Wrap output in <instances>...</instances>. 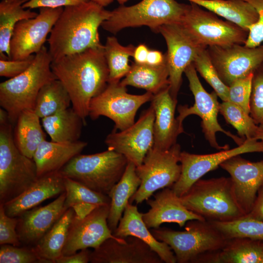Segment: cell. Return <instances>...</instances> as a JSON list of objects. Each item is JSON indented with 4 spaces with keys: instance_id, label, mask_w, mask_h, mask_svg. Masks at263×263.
<instances>
[{
    "instance_id": "obj_1",
    "label": "cell",
    "mask_w": 263,
    "mask_h": 263,
    "mask_svg": "<svg viewBox=\"0 0 263 263\" xmlns=\"http://www.w3.org/2000/svg\"><path fill=\"white\" fill-rule=\"evenodd\" d=\"M51 69L68 92L73 109L86 125L91 100L108 83L109 69L104 45L54 61Z\"/></svg>"
},
{
    "instance_id": "obj_2",
    "label": "cell",
    "mask_w": 263,
    "mask_h": 263,
    "mask_svg": "<svg viewBox=\"0 0 263 263\" xmlns=\"http://www.w3.org/2000/svg\"><path fill=\"white\" fill-rule=\"evenodd\" d=\"M110 14V11L91 0L65 7L48 39L52 61L103 46L98 28Z\"/></svg>"
},
{
    "instance_id": "obj_3",
    "label": "cell",
    "mask_w": 263,
    "mask_h": 263,
    "mask_svg": "<svg viewBox=\"0 0 263 263\" xmlns=\"http://www.w3.org/2000/svg\"><path fill=\"white\" fill-rule=\"evenodd\" d=\"M52 61L44 46L35 54L32 64L25 72L0 83V105L8 113L13 126L22 112L34 110L42 87L56 79L51 69Z\"/></svg>"
},
{
    "instance_id": "obj_4",
    "label": "cell",
    "mask_w": 263,
    "mask_h": 263,
    "mask_svg": "<svg viewBox=\"0 0 263 263\" xmlns=\"http://www.w3.org/2000/svg\"><path fill=\"white\" fill-rule=\"evenodd\" d=\"M180 199L187 209L207 221H228L244 215L230 177L201 178Z\"/></svg>"
},
{
    "instance_id": "obj_5",
    "label": "cell",
    "mask_w": 263,
    "mask_h": 263,
    "mask_svg": "<svg viewBox=\"0 0 263 263\" xmlns=\"http://www.w3.org/2000/svg\"><path fill=\"white\" fill-rule=\"evenodd\" d=\"M150 230L170 247L178 263L198 262L206 254L222 249L228 241L207 221H189L184 231L160 227Z\"/></svg>"
},
{
    "instance_id": "obj_6",
    "label": "cell",
    "mask_w": 263,
    "mask_h": 263,
    "mask_svg": "<svg viewBox=\"0 0 263 263\" xmlns=\"http://www.w3.org/2000/svg\"><path fill=\"white\" fill-rule=\"evenodd\" d=\"M188 6L176 0H142L131 6L121 5L111 11L101 26L113 34L126 28L142 26L158 33L162 25L180 23Z\"/></svg>"
},
{
    "instance_id": "obj_7",
    "label": "cell",
    "mask_w": 263,
    "mask_h": 263,
    "mask_svg": "<svg viewBox=\"0 0 263 263\" xmlns=\"http://www.w3.org/2000/svg\"><path fill=\"white\" fill-rule=\"evenodd\" d=\"M128 161L122 154L109 150L73 157L59 171L91 189L108 195L123 175Z\"/></svg>"
},
{
    "instance_id": "obj_8",
    "label": "cell",
    "mask_w": 263,
    "mask_h": 263,
    "mask_svg": "<svg viewBox=\"0 0 263 263\" xmlns=\"http://www.w3.org/2000/svg\"><path fill=\"white\" fill-rule=\"evenodd\" d=\"M10 122L0 124V204L19 196L38 178L32 158L22 154L13 137Z\"/></svg>"
},
{
    "instance_id": "obj_9",
    "label": "cell",
    "mask_w": 263,
    "mask_h": 263,
    "mask_svg": "<svg viewBox=\"0 0 263 263\" xmlns=\"http://www.w3.org/2000/svg\"><path fill=\"white\" fill-rule=\"evenodd\" d=\"M189 3L179 23L199 44L206 47L244 44L248 31L194 3Z\"/></svg>"
},
{
    "instance_id": "obj_10",
    "label": "cell",
    "mask_w": 263,
    "mask_h": 263,
    "mask_svg": "<svg viewBox=\"0 0 263 263\" xmlns=\"http://www.w3.org/2000/svg\"><path fill=\"white\" fill-rule=\"evenodd\" d=\"M181 152V147L177 143L167 150L152 147L141 165L136 167L141 184L129 202L141 204L156 191L171 188L181 174V166L179 164Z\"/></svg>"
},
{
    "instance_id": "obj_11",
    "label": "cell",
    "mask_w": 263,
    "mask_h": 263,
    "mask_svg": "<svg viewBox=\"0 0 263 263\" xmlns=\"http://www.w3.org/2000/svg\"><path fill=\"white\" fill-rule=\"evenodd\" d=\"M184 73L187 76L189 87L194 98L193 106L180 105L178 108V116L176 117L183 126L184 120L192 114L197 115L201 119V127L204 136L211 147L217 150L229 149L227 145L221 146L216 139V133L223 132L231 138L238 146L242 145L245 139L224 129L218 120L220 103L218 95L214 92L208 93L202 85L193 63L189 65Z\"/></svg>"
},
{
    "instance_id": "obj_12",
    "label": "cell",
    "mask_w": 263,
    "mask_h": 263,
    "mask_svg": "<svg viewBox=\"0 0 263 263\" xmlns=\"http://www.w3.org/2000/svg\"><path fill=\"white\" fill-rule=\"evenodd\" d=\"M153 96L148 92L139 95L130 94L120 81L109 82L105 89L91 100L89 116L92 120L100 116L107 117L114 123V130L123 131L134 124L138 110L150 101Z\"/></svg>"
},
{
    "instance_id": "obj_13",
    "label": "cell",
    "mask_w": 263,
    "mask_h": 263,
    "mask_svg": "<svg viewBox=\"0 0 263 263\" xmlns=\"http://www.w3.org/2000/svg\"><path fill=\"white\" fill-rule=\"evenodd\" d=\"M256 152H263V140L258 141L254 138L246 139L237 147L222 150L213 153L197 154L181 151V174L171 188L177 196L181 197L195 182L207 172L217 169L227 159L244 153Z\"/></svg>"
},
{
    "instance_id": "obj_14",
    "label": "cell",
    "mask_w": 263,
    "mask_h": 263,
    "mask_svg": "<svg viewBox=\"0 0 263 263\" xmlns=\"http://www.w3.org/2000/svg\"><path fill=\"white\" fill-rule=\"evenodd\" d=\"M158 33L164 37L167 46L165 55L169 72V93L177 101L183 74L198 54L207 47L199 44L179 23L162 25Z\"/></svg>"
},
{
    "instance_id": "obj_15",
    "label": "cell",
    "mask_w": 263,
    "mask_h": 263,
    "mask_svg": "<svg viewBox=\"0 0 263 263\" xmlns=\"http://www.w3.org/2000/svg\"><path fill=\"white\" fill-rule=\"evenodd\" d=\"M63 9L39 8L36 17L19 21L10 42V59H24L39 52Z\"/></svg>"
},
{
    "instance_id": "obj_16",
    "label": "cell",
    "mask_w": 263,
    "mask_h": 263,
    "mask_svg": "<svg viewBox=\"0 0 263 263\" xmlns=\"http://www.w3.org/2000/svg\"><path fill=\"white\" fill-rule=\"evenodd\" d=\"M154 119V110L150 105L132 126L119 132L113 130L107 136L105 143L108 149L122 154L136 167L141 165L153 146Z\"/></svg>"
},
{
    "instance_id": "obj_17",
    "label": "cell",
    "mask_w": 263,
    "mask_h": 263,
    "mask_svg": "<svg viewBox=\"0 0 263 263\" xmlns=\"http://www.w3.org/2000/svg\"><path fill=\"white\" fill-rule=\"evenodd\" d=\"M207 49L219 77L228 86L253 73L263 62V44L256 47L234 44L209 46Z\"/></svg>"
},
{
    "instance_id": "obj_18",
    "label": "cell",
    "mask_w": 263,
    "mask_h": 263,
    "mask_svg": "<svg viewBox=\"0 0 263 263\" xmlns=\"http://www.w3.org/2000/svg\"><path fill=\"white\" fill-rule=\"evenodd\" d=\"M110 206H99L83 218L74 214L62 250L63 256L70 255L83 249H94L109 238H119L113 234L108 225Z\"/></svg>"
},
{
    "instance_id": "obj_19",
    "label": "cell",
    "mask_w": 263,
    "mask_h": 263,
    "mask_svg": "<svg viewBox=\"0 0 263 263\" xmlns=\"http://www.w3.org/2000/svg\"><path fill=\"white\" fill-rule=\"evenodd\" d=\"M220 167L230 174L237 202L244 215L248 214L263 184V160L251 162L238 155Z\"/></svg>"
},
{
    "instance_id": "obj_20",
    "label": "cell",
    "mask_w": 263,
    "mask_h": 263,
    "mask_svg": "<svg viewBox=\"0 0 263 263\" xmlns=\"http://www.w3.org/2000/svg\"><path fill=\"white\" fill-rule=\"evenodd\" d=\"M91 263H162L158 254L134 237L109 238L91 251Z\"/></svg>"
},
{
    "instance_id": "obj_21",
    "label": "cell",
    "mask_w": 263,
    "mask_h": 263,
    "mask_svg": "<svg viewBox=\"0 0 263 263\" xmlns=\"http://www.w3.org/2000/svg\"><path fill=\"white\" fill-rule=\"evenodd\" d=\"M64 192L51 203L35 207L18 217L17 232L23 246L34 247L66 210Z\"/></svg>"
},
{
    "instance_id": "obj_22",
    "label": "cell",
    "mask_w": 263,
    "mask_h": 263,
    "mask_svg": "<svg viewBox=\"0 0 263 263\" xmlns=\"http://www.w3.org/2000/svg\"><path fill=\"white\" fill-rule=\"evenodd\" d=\"M146 201L150 208L142 213V218L149 229L158 228L164 223H176L182 227L189 221H206L187 209L171 188H163L153 199Z\"/></svg>"
},
{
    "instance_id": "obj_23",
    "label": "cell",
    "mask_w": 263,
    "mask_h": 263,
    "mask_svg": "<svg viewBox=\"0 0 263 263\" xmlns=\"http://www.w3.org/2000/svg\"><path fill=\"white\" fill-rule=\"evenodd\" d=\"M155 112L153 147L162 150L170 149L176 143L184 129L175 117L177 101L169 93V87L154 94L150 101Z\"/></svg>"
},
{
    "instance_id": "obj_24",
    "label": "cell",
    "mask_w": 263,
    "mask_h": 263,
    "mask_svg": "<svg viewBox=\"0 0 263 263\" xmlns=\"http://www.w3.org/2000/svg\"><path fill=\"white\" fill-rule=\"evenodd\" d=\"M64 192V176L60 171L49 173L38 177L19 196L3 204L4 211L10 217H18L43 201Z\"/></svg>"
},
{
    "instance_id": "obj_25",
    "label": "cell",
    "mask_w": 263,
    "mask_h": 263,
    "mask_svg": "<svg viewBox=\"0 0 263 263\" xmlns=\"http://www.w3.org/2000/svg\"><path fill=\"white\" fill-rule=\"evenodd\" d=\"M147 227L136 206L130 202L127 205L122 217L113 234L116 237L125 239L135 237L146 243L166 263H177L170 247L165 242L157 240Z\"/></svg>"
},
{
    "instance_id": "obj_26",
    "label": "cell",
    "mask_w": 263,
    "mask_h": 263,
    "mask_svg": "<svg viewBox=\"0 0 263 263\" xmlns=\"http://www.w3.org/2000/svg\"><path fill=\"white\" fill-rule=\"evenodd\" d=\"M87 144L79 140L72 143L43 141L33 157L38 177L59 171L73 157L80 154Z\"/></svg>"
},
{
    "instance_id": "obj_27",
    "label": "cell",
    "mask_w": 263,
    "mask_h": 263,
    "mask_svg": "<svg viewBox=\"0 0 263 263\" xmlns=\"http://www.w3.org/2000/svg\"><path fill=\"white\" fill-rule=\"evenodd\" d=\"M136 167L132 163L128 162L121 178L108 194L111 203L107 223L112 232L117 227L127 205L140 185L141 180L137 174Z\"/></svg>"
},
{
    "instance_id": "obj_28",
    "label": "cell",
    "mask_w": 263,
    "mask_h": 263,
    "mask_svg": "<svg viewBox=\"0 0 263 263\" xmlns=\"http://www.w3.org/2000/svg\"><path fill=\"white\" fill-rule=\"evenodd\" d=\"M247 238L228 240L220 250L204 257L214 263H263V242Z\"/></svg>"
},
{
    "instance_id": "obj_29",
    "label": "cell",
    "mask_w": 263,
    "mask_h": 263,
    "mask_svg": "<svg viewBox=\"0 0 263 263\" xmlns=\"http://www.w3.org/2000/svg\"><path fill=\"white\" fill-rule=\"evenodd\" d=\"M232 22L248 32L259 18L256 9L244 0H186Z\"/></svg>"
},
{
    "instance_id": "obj_30",
    "label": "cell",
    "mask_w": 263,
    "mask_h": 263,
    "mask_svg": "<svg viewBox=\"0 0 263 263\" xmlns=\"http://www.w3.org/2000/svg\"><path fill=\"white\" fill-rule=\"evenodd\" d=\"M41 119V124L51 141L72 143L79 141L84 123L73 108L59 111Z\"/></svg>"
},
{
    "instance_id": "obj_31",
    "label": "cell",
    "mask_w": 263,
    "mask_h": 263,
    "mask_svg": "<svg viewBox=\"0 0 263 263\" xmlns=\"http://www.w3.org/2000/svg\"><path fill=\"white\" fill-rule=\"evenodd\" d=\"M66 194L64 208H72L75 214L83 218L97 207L110 205L111 199L108 195L94 191L81 183L64 176Z\"/></svg>"
},
{
    "instance_id": "obj_32",
    "label": "cell",
    "mask_w": 263,
    "mask_h": 263,
    "mask_svg": "<svg viewBox=\"0 0 263 263\" xmlns=\"http://www.w3.org/2000/svg\"><path fill=\"white\" fill-rule=\"evenodd\" d=\"M169 76L167 61L158 66L134 62L120 83L144 89L154 95L169 87Z\"/></svg>"
},
{
    "instance_id": "obj_33",
    "label": "cell",
    "mask_w": 263,
    "mask_h": 263,
    "mask_svg": "<svg viewBox=\"0 0 263 263\" xmlns=\"http://www.w3.org/2000/svg\"><path fill=\"white\" fill-rule=\"evenodd\" d=\"M40 119L34 110L24 111L18 117L13 132L14 140L19 150L32 159L39 145L46 140Z\"/></svg>"
},
{
    "instance_id": "obj_34",
    "label": "cell",
    "mask_w": 263,
    "mask_h": 263,
    "mask_svg": "<svg viewBox=\"0 0 263 263\" xmlns=\"http://www.w3.org/2000/svg\"><path fill=\"white\" fill-rule=\"evenodd\" d=\"M28 0H2L0 2V58L10 59V42L16 24L20 20L36 17L38 13L26 9Z\"/></svg>"
},
{
    "instance_id": "obj_35",
    "label": "cell",
    "mask_w": 263,
    "mask_h": 263,
    "mask_svg": "<svg viewBox=\"0 0 263 263\" xmlns=\"http://www.w3.org/2000/svg\"><path fill=\"white\" fill-rule=\"evenodd\" d=\"M75 214L72 208L67 209L34 248L44 263H56L62 255L69 227Z\"/></svg>"
},
{
    "instance_id": "obj_36",
    "label": "cell",
    "mask_w": 263,
    "mask_h": 263,
    "mask_svg": "<svg viewBox=\"0 0 263 263\" xmlns=\"http://www.w3.org/2000/svg\"><path fill=\"white\" fill-rule=\"evenodd\" d=\"M71 103L68 92L62 83L56 79L40 89L34 110L41 119L69 108Z\"/></svg>"
},
{
    "instance_id": "obj_37",
    "label": "cell",
    "mask_w": 263,
    "mask_h": 263,
    "mask_svg": "<svg viewBox=\"0 0 263 263\" xmlns=\"http://www.w3.org/2000/svg\"><path fill=\"white\" fill-rule=\"evenodd\" d=\"M135 46L121 45L114 36L107 38L104 45L105 59L109 69L108 83L120 81L130 71L129 58L132 56Z\"/></svg>"
},
{
    "instance_id": "obj_38",
    "label": "cell",
    "mask_w": 263,
    "mask_h": 263,
    "mask_svg": "<svg viewBox=\"0 0 263 263\" xmlns=\"http://www.w3.org/2000/svg\"><path fill=\"white\" fill-rule=\"evenodd\" d=\"M227 240L247 238L263 241V221L244 215L228 221H208Z\"/></svg>"
},
{
    "instance_id": "obj_39",
    "label": "cell",
    "mask_w": 263,
    "mask_h": 263,
    "mask_svg": "<svg viewBox=\"0 0 263 263\" xmlns=\"http://www.w3.org/2000/svg\"><path fill=\"white\" fill-rule=\"evenodd\" d=\"M219 113L237 130L238 136L244 139H255L258 125L241 107L229 101H223L220 103Z\"/></svg>"
},
{
    "instance_id": "obj_40",
    "label": "cell",
    "mask_w": 263,
    "mask_h": 263,
    "mask_svg": "<svg viewBox=\"0 0 263 263\" xmlns=\"http://www.w3.org/2000/svg\"><path fill=\"white\" fill-rule=\"evenodd\" d=\"M195 69L223 101H228V86L221 79L209 57L207 48L202 50L193 62Z\"/></svg>"
},
{
    "instance_id": "obj_41",
    "label": "cell",
    "mask_w": 263,
    "mask_h": 263,
    "mask_svg": "<svg viewBox=\"0 0 263 263\" xmlns=\"http://www.w3.org/2000/svg\"><path fill=\"white\" fill-rule=\"evenodd\" d=\"M0 263H44L34 247L0 244Z\"/></svg>"
},
{
    "instance_id": "obj_42",
    "label": "cell",
    "mask_w": 263,
    "mask_h": 263,
    "mask_svg": "<svg viewBox=\"0 0 263 263\" xmlns=\"http://www.w3.org/2000/svg\"><path fill=\"white\" fill-rule=\"evenodd\" d=\"M250 115L257 125L263 124V62L253 73Z\"/></svg>"
},
{
    "instance_id": "obj_43",
    "label": "cell",
    "mask_w": 263,
    "mask_h": 263,
    "mask_svg": "<svg viewBox=\"0 0 263 263\" xmlns=\"http://www.w3.org/2000/svg\"><path fill=\"white\" fill-rule=\"evenodd\" d=\"M253 73L233 82L229 86L228 101L250 114V98Z\"/></svg>"
},
{
    "instance_id": "obj_44",
    "label": "cell",
    "mask_w": 263,
    "mask_h": 263,
    "mask_svg": "<svg viewBox=\"0 0 263 263\" xmlns=\"http://www.w3.org/2000/svg\"><path fill=\"white\" fill-rule=\"evenodd\" d=\"M18 223V218L8 216L3 204H0V245H22L16 230Z\"/></svg>"
},
{
    "instance_id": "obj_45",
    "label": "cell",
    "mask_w": 263,
    "mask_h": 263,
    "mask_svg": "<svg viewBox=\"0 0 263 263\" xmlns=\"http://www.w3.org/2000/svg\"><path fill=\"white\" fill-rule=\"evenodd\" d=\"M35 57L32 55L21 60L0 59V76L11 78L20 75L31 65Z\"/></svg>"
},
{
    "instance_id": "obj_46",
    "label": "cell",
    "mask_w": 263,
    "mask_h": 263,
    "mask_svg": "<svg viewBox=\"0 0 263 263\" xmlns=\"http://www.w3.org/2000/svg\"><path fill=\"white\" fill-rule=\"evenodd\" d=\"M91 0H28L22 7L25 9L41 7L58 8L79 5Z\"/></svg>"
},
{
    "instance_id": "obj_47",
    "label": "cell",
    "mask_w": 263,
    "mask_h": 263,
    "mask_svg": "<svg viewBox=\"0 0 263 263\" xmlns=\"http://www.w3.org/2000/svg\"><path fill=\"white\" fill-rule=\"evenodd\" d=\"M91 251L83 249L78 253L61 256L56 261V263H87L90 262Z\"/></svg>"
},
{
    "instance_id": "obj_48",
    "label": "cell",
    "mask_w": 263,
    "mask_h": 263,
    "mask_svg": "<svg viewBox=\"0 0 263 263\" xmlns=\"http://www.w3.org/2000/svg\"><path fill=\"white\" fill-rule=\"evenodd\" d=\"M246 216L263 221V184L259 188L252 208Z\"/></svg>"
},
{
    "instance_id": "obj_49",
    "label": "cell",
    "mask_w": 263,
    "mask_h": 263,
    "mask_svg": "<svg viewBox=\"0 0 263 263\" xmlns=\"http://www.w3.org/2000/svg\"><path fill=\"white\" fill-rule=\"evenodd\" d=\"M150 50L145 44H140L135 47L132 55L134 62L138 64H146Z\"/></svg>"
},
{
    "instance_id": "obj_50",
    "label": "cell",
    "mask_w": 263,
    "mask_h": 263,
    "mask_svg": "<svg viewBox=\"0 0 263 263\" xmlns=\"http://www.w3.org/2000/svg\"><path fill=\"white\" fill-rule=\"evenodd\" d=\"M166 61V55L161 51L156 50H150L146 64L158 66L163 64Z\"/></svg>"
},
{
    "instance_id": "obj_51",
    "label": "cell",
    "mask_w": 263,
    "mask_h": 263,
    "mask_svg": "<svg viewBox=\"0 0 263 263\" xmlns=\"http://www.w3.org/2000/svg\"><path fill=\"white\" fill-rule=\"evenodd\" d=\"M250 3L257 10L259 17L263 19V0H244Z\"/></svg>"
},
{
    "instance_id": "obj_52",
    "label": "cell",
    "mask_w": 263,
    "mask_h": 263,
    "mask_svg": "<svg viewBox=\"0 0 263 263\" xmlns=\"http://www.w3.org/2000/svg\"><path fill=\"white\" fill-rule=\"evenodd\" d=\"M10 122L7 112L2 108L0 109V124H4Z\"/></svg>"
},
{
    "instance_id": "obj_53",
    "label": "cell",
    "mask_w": 263,
    "mask_h": 263,
    "mask_svg": "<svg viewBox=\"0 0 263 263\" xmlns=\"http://www.w3.org/2000/svg\"><path fill=\"white\" fill-rule=\"evenodd\" d=\"M91 0L103 7L109 5L111 3H112L113 1V0Z\"/></svg>"
},
{
    "instance_id": "obj_54",
    "label": "cell",
    "mask_w": 263,
    "mask_h": 263,
    "mask_svg": "<svg viewBox=\"0 0 263 263\" xmlns=\"http://www.w3.org/2000/svg\"><path fill=\"white\" fill-rule=\"evenodd\" d=\"M255 139L258 140H263V124L258 125V129Z\"/></svg>"
},
{
    "instance_id": "obj_55",
    "label": "cell",
    "mask_w": 263,
    "mask_h": 263,
    "mask_svg": "<svg viewBox=\"0 0 263 263\" xmlns=\"http://www.w3.org/2000/svg\"><path fill=\"white\" fill-rule=\"evenodd\" d=\"M129 0H116L120 5H124Z\"/></svg>"
}]
</instances>
